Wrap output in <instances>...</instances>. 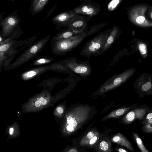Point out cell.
Wrapping results in <instances>:
<instances>
[{"instance_id":"cell-11","label":"cell","mask_w":152,"mask_h":152,"mask_svg":"<svg viewBox=\"0 0 152 152\" xmlns=\"http://www.w3.org/2000/svg\"><path fill=\"white\" fill-rule=\"evenodd\" d=\"M108 131L104 132L101 134V137L99 142L94 149L95 152H112L113 149L112 147L110 137L108 136Z\"/></svg>"},{"instance_id":"cell-23","label":"cell","mask_w":152,"mask_h":152,"mask_svg":"<svg viewBox=\"0 0 152 152\" xmlns=\"http://www.w3.org/2000/svg\"><path fill=\"white\" fill-rule=\"evenodd\" d=\"M82 11L87 15H91L92 14L93 12V10L91 8H88V7L86 6H83L82 8Z\"/></svg>"},{"instance_id":"cell-6","label":"cell","mask_w":152,"mask_h":152,"mask_svg":"<svg viewBox=\"0 0 152 152\" xmlns=\"http://www.w3.org/2000/svg\"><path fill=\"white\" fill-rule=\"evenodd\" d=\"M86 36L82 34L68 39H58L54 46L55 51L57 53L60 54H65L72 51L81 43Z\"/></svg>"},{"instance_id":"cell-1","label":"cell","mask_w":152,"mask_h":152,"mask_svg":"<svg viewBox=\"0 0 152 152\" xmlns=\"http://www.w3.org/2000/svg\"><path fill=\"white\" fill-rule=\"evenodd\" d=\"M94 107L87 104H74L66 118V129L69 134H75L94 116Z\"/></svg>"},{"instance_id":"cell-13","label":"cell","mask_w":152,"mask_h":152,"mask_svg":"<svg viewBox=\"0 0 152 152\" xmlns=\"http://www.w3.org/2000/svg\"><path fill=\"white\" fill-rule=\"evenodd\" d=\"M137 107V105L135 104L131 106L121 107L110 112L102 118V121H104L113 118H120L131 110Z\"/></svg>"},{"instance_id":"cell-32","label":"cell","mask_w":152,"mask_h":152,"mask_svg":"<svg viewBox=\"0 0 152 152\" xmlns=\"http://www.w3.org/2000/svg\"><path fill=\"white\" fill-rule=\"evenodd\" d=\"M13 129L12 128H10V134H12L13 133Z\"/></svg>"},{"instance_id":"cell-17","label":"cell","mask_w":152,"mask_h":152,"mask_svg":"<svg viewBox=\"0 0 152 152\" xmlns=\"http://www.w3.org/2000/svg\"><path fill=\"white\" fill-rule=\"evenodd\" d=\"M132 138L136 142L137 146L141 152H149L148 150L144 146L142 140L138 135L135 132L132 133Z\"/></svg>"},{"instance_id":"cell-28","label":"cell","mask_w":152,"mask_h":152,"mask_svg":"<svg viewBox=\"0 0 152 152\" xmlns=\"http://www.w3.org/2000/svg\"><path fill=\"white\" fill-rule=\"evenodd\" d=\"M43 105H45L47 103V100L44 99L43 97L38 98L37 99Z\"/></svg>"},{"instance_id":"cell-19","label":"cell","mask_w":152,"mask_h":152,"mask_svg":"<svg viewBox=\"0 0 152 152\" xmlns=\"http://www.w3.org/2000/svg\"><path fill=\"white\" fill-rule=\"evenodd\" d=\"M138 48L143 58H145L147 56V49L146 45L141 42L138 44Z\"/></svg>"},{"instance_id":"cell-2","label":"cell","mask_w":152,"mask_h":152,"mask_svg":"<svg viewBox=\"0 0 152 152\" xmlns=\"http://www.w3.org/2000/svg\"><path fill=\"white\" fill-rule=\"evenodd\" d=\"M101 134L95 127L88 128L81 135L74 139L73 146L94 148L100 140Z\"/></svg>"},{"instance_id":"cell-16","label":"cell","mask_w":152,"mask_h":152,"mask_svg":"<svg viewBox=\"0 0 152 152\" xmlns=\"http://www.w3.org/2000/svg\"><path fill=\"white\" fill-rule=\"evenodd\" d=\"M48 68V66H45L29 70L23 73L21 75V77L24 80L29 79L45 71Z\"/></svg>"},{"instance_id":"cell-10","label":"cell","mask_w":152,"mask_h":152,"mask_svg":"<svg viewBox=\"0 0 152 152\" xmlns=\"http://www.w3.org/2000/svg\"><path fill=\"white\" fill-rule=\"evenodd\" d=\"M66 66L74 72L83 77L89 75L91 72V68L88 63L77 60L73 58L66 61Z\"/></svg>"},{"instance_id":"cell-7","label":"cell","mask_w":152,"mask_h":152,"mask_svg":"<svg viewBox=\"0 0 152 152\" xmlns=\"http://www.w3.org/2000/svg\"><path fill=\"white\" fill-rule=\"evenodd\" d=\"M152 109L147 106L141 105L131 110L124 115L120 122L125 124H130L137 120L142 121L147 113Z\"/></svg>"},{"instance_id":"cell-12","label":"cell","mask_w":152,"mask_h":152,"mask_svg":"<svg viewBox=\"0 0 152 152\" xmlns=\"http://www.w3.org/2000/svg\"><path fill=\"white\" fill-rule=\"evenodd\" d=\"M110 139L111 142L124 146L132 152L134 151L131 143L121 133L119 132L113 134L110 137Z\"/></svg>"},{"instance_id":"cell-25","label":"cell","mask_w":152,"mask_h":152,"mask_svg":"<svg viewBox=\"0 0 152 152\" xmlns=\"http://www.w3.org/2000/svg\"><path fill=\"white\" fill-rule=\"evenodd\" d=\"M120 0H113L109 4L108 8H111L113 9L115 8L119 4Z\"/></svg>"},{"instance_id":"cell-18","label":"cell","mask_w":152,"mask_h":152,"mask_svg":"<svg viewBox=\"0 0 152 152\" xmlns=\"http://www.w3.org/2000/svg\"><path fill=\"white\" fill-rule=\"evenodd\" d=\"M48 0H39L33 7V12H37L41 10Z\"/></svg>"},{"instance_id":"cell-30","label":"cell","mask_w":152,"mask_h":152,"mask_svg":"<svg viewBox=\"0 0 152 152\" xmlns=\"http://www.w3.org/2000/svg\"><path fill=\"white\" fill-rule=\"evenodd\" d=\"M57 112L60 114H62L64 112L63 108L61 107H58L56 109Z\"/></svg>"},{"instance_id":"cell-29","label":"cell","mask_w":152,"mask_h":152,"mask_svg":"<svg viewBox=\"0 0 152 152\" xmlns=\"http://www.w3.org/2000/svg\"><path fill=\"white\" fill-rule=\"evenodd\" d=\"M115 150L119 152H129V151L123 148L117 147L115 148Z\"/></svg>"},{"instance_id":"cell-20","label":"cell","mask_w":152,"mask_h":152,"mask_svg":"<svg viewBox=\"0 0 152 152\" xmlns=\"http://www.w3.org/2000/svg\"><path fill=\"white\" fill-rule=\"evenodd\" d=\"M152 121V110L151 111L145 116L144 118L140 123L143 125L147 124Z\"/></svg>"},{"instance_id":"cell-22","label":"cell","mask_w":152,"mask_h":152,"mask_svg":"<svg viewBox=\"0 0 152 152\" xmlns=\"http://www.w3.org/2000/svg\"><path fill=\"white\" fill-rule=\"evenodd\" d=\"M73 33L70 31L64 32L60 34L58 37V39H68L70 38L73 36Z\"/></svg>"},{"instance_id":"cell-3","label":"cell","mask_w":152,"mask_h":152,"mask_svg":"<svg viewBox=\"0 0 152 152\" xmlns=\"http://www.w3.org/2000/svg\"><path fill=\"white\" fill-rule=\"evenodd\" d=\"M110 33H102L90 40L84 45L80 55L88 58L92 55L98 56Z\"/></svg>"},{"instance_id":"cell-33","label":"cell","mask_w":152,"mask_h":152,"mask_svg":"<svg viewBox=\"0 0 152 152\" xmlns=\"http://www.w3.org/2000/svg\"><path fill=\"white\" fill-rule=\"evenodd\" d=\"M149 12L150 14H149V16L151 19H152V8L151 9V10Z\"/></svg>"},{"instance_id":"cell-9","label":"cell","mask_w":152,"mask_h":152,"mask_svg":"<svg viewBox=\"0 0 152 152\" xmlns=\"http://www.w3.org/2000/svg\"><path fill=\"white\" fill-rule=\"evenodd\" d=\"M48 37L40 40L22 54L13 63V66H19L35 56L43 48L48 39Z\"/></svg>"},{"instance_id":"cell-24","label":"cell","mask_w":152,"mask_h":152,"mask_svg":"<svg viewBox=\"0 0 152 152\" xmlns=\"http://www.w3.org/2000/svg\"><path fill=\"white\" fill-rule=\"evenodd\" d=\"M50 61V60L47 58H42L39 59L35 61L34 64L36 65L42 64Z\"/></svg>"},{"instance_id":"cell-26","label":"cell","mask_w":152,"mask_h":152,"mask_svg":"<svg viewBox=\"0 0 152 152\" xmlns=\"http://www.w3.org/2000/svg\"><path fill=\"white\" fill-rule=\"evenodd\" d=\"M10 47V44H5L1 45L0 50L1 52H4L7 50Z\"/></svg>"},{"instance_id":"cell-15","label":"cell","mask_w":152,"mask_h":152,"mask_svg":"<svg viewBox=\"0 0 152 152\" xmlns=\"http://www.w3.org/2000/svg\"><path fill=\"white\" fill-rule=\"evenodd\" d=\"M118 32L114 29L110 33L103 48L98 55L99 56L108 50L118 39Z\"/></svg>"},{"instance_id":"cell-8","label":"cell","mask_w":152,"mask_h":152,"mask_svg":"<svg viewBox=\"0 0 152 152\" xmlns=\"http://www.w3.org/2000/svg\"><path fill=\"white\" fill-rule=\"evenodd\" d=\"M133 86L139 97L152 95V77L151 75H142L134 83Z\"/></svg>"},{"instance_id":"cell-5","label":"cell","mask_w":152,"mask_h":152,"mask_svg":"<svg viewBox=\"0 0 152 152\" xmlns=\"http://www.w3.org/2000/svg\"><path fill=\"white\" fill-rule=\"evenodd\" d=\"M148 8V5H138L132 7L129 13V19L132 23L138 26L152 27V22L149 21L145 16Z\"/></svg>"},{"instance_id":"cell-34","label":"cell","mask_w":152,"mask_h":152,"mask_svg":"<svg viewBox=\"0 0 152 152\" xmlns=\"http://www.w3.org/2000/svg\"><path fill=\"white\" fill-rule=\"evenodd\" d=\"M39 0H34L33 2V7L35 5V4H36V3Z\"/></svg>"},{"instance_id":"cell-4","label":"cell","mask_w":152,"mask_h":152,"mask_svg":"<svg viewBox=\"0 0 152 152\" xmlns=\"http://www.w3.org/2000/svg\"><path fill=\"white\" fill-rule=\"evenodd\" d=\"M135 69L131 68L117 75H114L106 81L97 91L99 94H102L116 88L125 83L134 73Z\"/></svg>"},{"instance_id":"cell-21","label":"cell","mask_w":152,"mask_h":152,"mask_svg":"<svg viewBox=\"0 0 152 152\" xmlns=\"http://www.w3.org/2000/svg\"><path fill=\"white\" fill-rule=\"evenodd\" d=\"M141 130L142 132L147 133H152V121L147 124L143 125Z\"/></svg>"},{"instance_id":"cell-27","label":"cell","mask_w":152,"mask_h":152,"mask_svg":"<svg viewBox=\"0 0 152 152\" xmlns=\"http://www.w3.org/2000/svg\"><path fill=\"white\" fill-rule=\"evenodd\" d=\"M83 25V21L81 20L76 21L74 22L72 24L73 26L75 27H80L82 26Z\"/></svg>"},{"instance_id":"cell-31","label":"cell","mask_w":152,"mask_h":152,"mask_svg":"<svg viewBox=\"0 0 152 152\" xmlns=\"http://www.w3.org/2000/svg\"><path fill=\"white\" fill-rule=\"evenodd\" d=\"M41 102L38 101H37L35 102V105L36 107H39L41 105Z\"/></svg>"},{"instance_id":"cell-14","label":"cell","mask_w":152,"mask_h":152,"mask_svg":"<svg viewBox=\"0 0 152 152\" xmlns=\"http://www.w3.org/2000/svg\"><path fill=\"white\" fill-rule=\"evenodd\" d=\"M19 19L15 16L11 15L8 17L2 22L3 32L6 34L10 33L17 26Z\"/></svg>"}]
</instances>
